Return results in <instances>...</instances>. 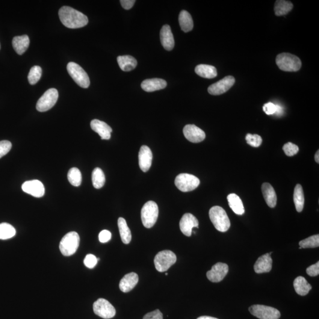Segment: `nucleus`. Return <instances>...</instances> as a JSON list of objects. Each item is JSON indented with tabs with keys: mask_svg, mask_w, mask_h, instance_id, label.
Here are the masks:
<instances>
[{
	"mask_svg": "<svg viewBox=\"0 0 319 319\" xmlns=\"http://www.w3.org/2000/svg\"><path fill=\"white\" fill-rule=\"evenodd\" d=\"M59 16L62 23L67 28H81L88 23L87 16L68 6H64L59 10Z\"/></svg>",
	"mask_w": 319,
	"mask_h": 319,
	"instance_id": "nucleus-1",
	"label": "nucleus"
},
{
	"mask_svg": "<svg viewBox=\"0 0 319 319\" xmlns=\"http://www.w3.org/2000/svg\"><path fill=\"white\" fill-rule=\"evenodd\" d=\"M209 218L218 231L225 232L229 229L230 222L226 212L221 206L212 207L209 211Z\"/></svg>",
	"mask_w": 319,
	"mask_h": 319,
	"instance_id": "nucleus-2",
	"label": "nucleus"
},
{
	"mask_svg": "<svg viewBox=\"0 0 319 319\" xmlns=\"http://www.w3.org/2000/svg\"><path fill=\"white\" fill-rule=\"evenodd\" d=\"M276 64L285 72H297L301 67L300 59L290 53H283L277 56Z\"/></svg>",
	"mask_w": 319,
	"mask_h": 319,
	"instance_id": "nucleus-3",
	"label": "nucleus"
},
{
	"mask_svg": "<svg viewBox=\"0 0 319 319\" xmlns=\"http://www.w3.org/2000/svg\"><path fill=\"white\" fill-rule=\"evenodd\" d=\"M159 216L158 205L153 201H149L144 204L141 211L142 223L146 228H151L156 223Z\"/></svg>",
	"mask_w": 319,
	"mask_h": 319,
	"instance_id": "nucleus-4",
	"label": "nucleus"
},
{
	"mask_svg": "<svg viewBox=\"0 0 319 319\" xmlns=\"http://www.w3.org/2000/svg\"><path fill=\"white\" fill-rule=\"evenodd\" d=\"M80 238L76 232H70L62 239L59 248L64 256H71L76 253L79 247Z\"/></svg>",
	"mask_w": 319,
	"mask_h": 319,
	"instance_id": "nucleus-5",
	"label": "nucleus"
},
{
	"mask_svg": "<svg viewBox=\"0 0 319 319\" xmlns=\"http://www.w3.org/2000/svg\"><path fill=\"white\" fill-rule=\"evenodd\" d=\"M67 70L73 81L79 87L83 88H88L90 87V78L87 72L78 64L74 62H69L67 65Z\"/></svg>",
	"mask_w": 319,
	"mask_h": 319,
	"instance_id": "nucleus-6",
	"label": "nucleus"
},
{
	"mask_svg": "<svg viewBox=\"0 0 319 319\" xmlns=\"http://www.w3.org/2000/svg\"><path fill=\"white\" fill-rule=\"evenodd\" d=\"M176 260V255L172 251L164 250L157 254L154 262L156 270L162 273L167 271L171 266L175 264Z\"/></svg>",
	"mask_w": 319,
	"mask_h": 319,
	"instance_id": "nucleus-7",
	"label": "nucleus"
},
{
	"mask_svg": "<svg viewBox=\"0 0 319 319\" xmlns=\"http://www.w3.org/2000/svg\"><path fill=\"white\" fill-rule=\"evenodd\" d=\"M174 183L179 190L183 192H188L196 189L200 185V180L192 174L182 173L176 177Z\"/></svg>",
	"mask_w": 319,
	"mask_h": 319,
	"instance_id": "nucleus-8",
	"label": "nucleus"
},
{
	"mask_svg": "<svg viewBox=\"0 0 319 319\" xmlns=\"http://www.w3.org/2000/svg\"><path fill=\"white\" fill-rule=\"evenodd\" d=\"M58 97V91L56 89H49L38 99L36 104L37 110L39 112L49 110L56 104Z\"/></svg>",
	"mask_w": 319,
	"mask_h": 319,
	"instance_id": "nucleus-9",
	"label": "nucleus"
},
{
	"mask_svg": "<svg viewBox=\"0 0 319 319\" xmlns=\"http://www.w3.org/2000/svg\"><path fill=\"white\" fill-rule=\"evenodd\" d=\"M249 311L259 319H279L281 316L280 312L277 309L259 304L251 306Z\"/></svg>",
	"mask_w": 319,
	"mask_h": 319,
	"instance_id": "nucleus-10",
	"label": "nucleus"
},
{
	"mask_svg": "<svg viewBox=\"0 0 319 319\" xmlns=\"http://www.w3.org/2000/svg\"><path fill=\"white\" fill-rule=\"evenodd\" d=\"M93 310L95 314L105 319L114 318L116 314L114 307L104 298H99L94 303Z\"/></svg>",
	"mask_w": 319,
	"mask_h": 319,
	"instance_id": "nucleus-11",
	"label": "nucleus"
},
{
	"mask_svg": "<svg viewBox=\"0 0 319 319\" xmlns=\"http://www.w3.org/2000/svg\"><path fill=\"white\" fill-rule=\"evenodd\" d=\"M235 82L234 77L232 76L224 77L220 81L210 86L208 89V93L212 96H220L225 93L230 88H232Z\"/></svg>",
	"mask_w": 319,
	"mask_h": 319,
	"instance_id": "nucleus-12",
	"label": "nucleus"
},
{
	"mask_svg": "<svg viewBox=\"0 0 319 319\" xmlns=\"http://www.w3.org/2000/svg\"><path fill=\"white\" fill-rule=\"evenodd\" d=\"M228 265L224 263L218 262L207 272L206 276L213 283H219L223 280L228 273Z\"/></svg>",
	"mask_w": 319,
	"mask_h": 319,
	"instance_id": "nucleus-13",
	"label": "nucleus"
},
{
	"mask_svg": "<svg viewBox=\"0 0 319 319\" xmlns=\"http://www.w3.org/2000/svg\"><path fill=\"white\" fill-rule=\"evenodd\" d=\"M183 131L186 138L191 143H200L205 140L206 137L205 132L193 124L186 125Z\"/></svg>",
	"mask_w": 319,
	"mask_h": 319,
	"instance_id": "nucleus-14",
	"label": "nucleus"
},
{
	"mask_svg": "<svg viewBox=\"0 0 319 319\" xmlns=\"http://www.w3.org/2000/svg\"><path fill=\"white\" fill-rule=\"evenodd\" d=\"M22 188L25 193L35 197H42L45 193V188L43 183L38 180L25 182L23 183Z\"/></svg>",
	"mask_w": 319,
	"mask_h": 319,
	"instance_id": "nucleus-15",
	"label": "nucleus"
},
{
	"mask_svg": "<svg viewBox=\"0 0 319 319\" xmlns=\"http://www.w3.org/2000/svg\"><path fill=\"white\" fill-rule=\"evenodd\" d=\"M194 227H199V221L194 215L191 214H185L180 221V229L186 236H191L192 229Z\"/></svg>",
	"mask_w": 319,
	"mask_h": 319,
	"instance_id": "nucleus-16",
	"label": "nucleus"
},
{
	"mask_svg": "<svg viewBox=\"0 0 319 319\" xmlns=\"http://www.w3.org/2000/svg\"><path fill=\"white\" fill-rule=\"evenodd\" d=\"M153 154L150 148L147 146L141 147L138 154L139 165L144 172L149 171L152 165Z\"/></svg>",
	"mask_w": 319,
	"mask_h": 319,
	"instance_id": "nucleus-17",
	"label": "nucleus"
},
{
	"mask_svg": "<svg viewBox=\"0 0 319 319\" xmlns=\"http://www.w3.org/2000/svg\"><path fill=\"white\" fill-rule=\"evenodd\" d=\"M92 129L98 134L102 140H109L111 138L112 129L107 124L98 120H94L91 122Z\"/></svg>",
	"mask_w": 319,
	"mask_h": 319,
	"instance_id": "nucleus-18",
	"label": "nucleus"
},
{
	"mask_svg": "<svg viewBox=\"0 0 319 319\" xmlns=\"http://www.w3.org/2000/svg\"><path fill=\"white\" fill-rule=\"evenodd\" d=\"M273 265V259H272L270 253L264 254L257 259L255 265H254V271L257 274L269 273L271 270Z\"/></svg>",
	"mask_w": 319,
	"mask_h": 319,
	"instance_id": "nucleus-19",
	"label": "nucleus"
},
{
	"mask_svg": "<svg viewBox=\"0 0 319 319\" xmlns=\"http://www.w3.org/2000/svg\"><path fill=\"white\" fill-rule=\"evenodd\" d=\"M141 88L148 93L162 90L166 87L167 82L164 79L153 78L145 80L141 83Z\"/></svg>",
	"mask_w": 319,
	"mask_h": 319,
	"instance_id": "nucleus-20",
	"label": "nucleus"
},
{
	"mask_svg": "<svg viewBox=\"0 0 319 319\" xmlns=\"http://www.w3.org/2000/svg\"><path fill=\"white\" fill-rule=\"evenodd\" d=\"M160 40L164 48L170 51L174 47V39L170 26H162L160 31Z\"/></svg>",
	"mask_w": 319,
	"mask_h": 319,
	"instance_id": "nucleus-21",
	"label": "nucleus"
},
{
	"mask_svg": "<svg viewBox=\"0 0 319 319\" xmlns=\"http://www.w3.org/2000/svg\"><path fill=\"white\" fill-rule=\"evenodd\" d=\"M138 282V275L135 273L127 274L121 280L119 287L121 291L128 292L134 288Z\"/></svg>",
	"mask_w": 319,
	"mask_h": 319,
	"instance_id": "nucleus-22",
	"label": "nucleus"
},
{
	"mask_svg": "<svg viewBox=\"0 0 319 319\" xmlns=\"http://www.w3.org/2000/svg\"><path fill=\"white\" fill-rule=\"evenodd\" d=\"M262 192L268 206L271 208L277 205V197L274 189L270 183H264L262 185Z\"/></svg>",
	"mask_w": 319,
	"mask_h": 319,
	"instance_id": "nucleus-23",
	"label": "nucleus"
},
{
	"mask_svg": "<svg viewBox=\"0 0 319 319\" xmlns=\"http://www.w3.org/2000/svg\"><path fill=\"white\" fill-rule=\"evenodd\" d=\"M12 44L17 54L22 55L28 49L30 44L29 37L28 35L14 37L12 41Z\"/></svg>",
	"mask_w": 319,
	"mask_h": 319,
	"instance_id": "nucleus-24",
	"label": "nucleus"
},
{
	"mask_svg": "<svg viewBox=\"0 0 319 319\" xmlns=\"http://www.w3.org/2000/svg\"><path fill=\"white\" fill-rule=\"evenodd\" d=\"M117 62L121 69L124 72H129L134 70L137 66V60L129 55L118 56Z\"/></svg>",
	"mask_w": 319,
	"mask_h": 319,
	"instance_id": "nucleus-25",
	"label": "nucleus"
},
{
	"mask_svg": "<svg viewBox=\"0 0 319 319\" xmlns=\"http://www.w3.org/2000/svg\"><path fill=\"white\" fill-rule=\"evenodd\" d=\"M195 72L197 75L203 78L212 79L217 76V70L216 67L211 65L201 64L195 68Z\"/></svg>",
	"mask_w": 319,
	"mask_h": 319,
	"instance_id": "nucleus-26",
	"label": "nucleus"
},
{
	"mask_svg": "<svg viewBox=\"0 0 319 319\" xmlns=\"http://www.w3.org/2000/svg\"><path fill=\"white\" fill-rule=\"evenodd\" d=\"M230 208L236 215H242L245 213V209L242 200L237 194H229L227 196Z\"/></svg>",
	"mask_w": 319,
	"mask_h": 319,
	"instance_id": "nucleus-27",
	"label": "nucleus"
},
{
	"mask_svg": "<svg viewBox=\"0 0 319 319\" xmlns=\"http://www.w3.org/2000/svg\"><path fill=\"white\" fill-rule=\"evenodd\" d=\"M294 287L298 295H306L311 290L312 287L304 277L299 276L294 280Z\"/></svg>",
	"mask_w": 319,
	"mask_h": 319,
	"instance_id": "nucleus-28",
	"label": "nucleus"
},
{
	"mask_svg": "<svg viewBox=\"0 0 319 319\" xmlns=\"http://www.w3.org/2000/svg\"><path fill=\"white\" fill-rule=\"evenodd\" d=\"M118 228L120 233L121 240L124 244H128L131 241L132 236L125 219L120 218L118 220Z\"/></svg>",
	"mask_w": 319,
	"mask_h": 319,
	"instance_id": "nucleus-29",
	"label": "nucleus"
},
{
	"mask_svg": "<svg viewBox=\"0 0 319 319\" xmlns=\"http://www.w3.org/2000/svg\"><path fill=\"white\" fill-rule=\"evenodd\" d=\"M179 22L182 31L185 32H191L193 28V19L187 11L182 10L180 12Z\"/></svg>",
	"mask_w": 319,
	"mask_h": 319,
	"instance_id": "nucleus-30",
	"label": "nucleus"
},
{
	"mask_svg": "<svg viewBox=\"0 0 319 319\" xmlns=\"http://www.w3.org/2000/svg\"><path fill=\"white\" fill-rule=\"evenodd\" d=\"M293 5L290 1H285V0H278L275 3L274 11L277 16H285L290 11Z\"/></svg>",
	"mask_w": 319,
	"mask_h": 319,
	"instance_id": "nucleus-31",
	"label": "nucleus"
},
{
	"mask_svg": "<svg viewBox=\"0 0 319 319\" xmlns=\"http://www.w3.org/2000/svg\"><path fill=\"white\" fill-rule=\"evenodd\" d=\"M294 202L295 209L298 212L303 211L304 203V197L302 186L297 184L294 189Z\"/></svg>",
	"mask_w": 319,
	"mask_h": 319,
	"instance_id": "nucleus-32",
	"label": "nucleus"
},
{
	"mask_svg": "<svg viewBox=\"0 0 319 319\" xmlns=\"http://www.w3.org/2000/svg\"><path fill=\"white\" fill-rule=\"evenodd\" d=\"M92 181L94 187L96 189H100L103 187L105 183V176L103 171L100 168H95L92 174Z\"/></svg>",
	"mask_w": 319,
	"mask_h": 319,
	"instance_id": "nucleus-33",
	"label": "nucleus"
},
{
	"mask_svg": "<svg viewBox=\"0 0 319 319\" xmlns=\"http://www.w3.org/2000/svg\"><path fill=\"white\" fill-rule=\"evenodd\" d=\"M16 230L14 227L7 223L0 224V239H5L13 238L16 235Z\"/></svg>",
	"mask_w": 319,
	"mask_h": 319,
	"instance_id": "nucleus-34",
	"label": "nucleus"
},
{
	"mask_svg": "<svg viewBox=\"0 0 319 319\" xmlns=\"http://www.w3.org/2000/svg\"><path fill=\"white\" fill-rule=\"evenodd\" d=\"M67 179L70 184L78 187L82 183V174L78 168H70L67 173Z\"/></svg>",
	"mask_w": 319,
	"mask_h": 319,
	"instance_id": "nucleus-35",
	"label": "nucleus"
},
{
	"mask_svg": "<svg viewBox=\"0 0 319 319\" xmlns=\"http://www.w3.org/2000/svg\"><path fill=\"white\" fill-rule=\"evenodd\" d=\"M301 248H313L319 246V235H315L307 238L299 242Z\"/></svg>",
	"mask_w": 319,
	"mask_h": 319,
	"instance_id": "nucleus-36",
	"label": "nucleus"
},
{
	"mask_svg": "<svg viewBox=\"0 0 319 319\" xmlns=\"http://www.w3.org/2000/svg\"><path fill=\"white\" fill-rule=\"evenodd\" d=\"M42 70L38 66H34L31 68L28 75V81L30 84L35 85L37 84L41 78Z\"/></svg>",
	"mask_w": 319,
	"mask_h": 319,
	"instance_id": "nucleus-37",
	"label": "nucleus"
},
{
	"mask_svg": "<svg viewBox=\"0 0 319 319\" xmlns=\"http://www.w3.org/2000/svg\"><path fill=\"white\" fill-rule=\"evenodd\" d=\"M247 144L254 147H258L261 146L262 140L261 136L258 134H247L245 137Z\"/></svg>",
	"mask_w": 319,
	"mask_h": 319,
	"instance_id": "nucleus-38",
	"label": "nucleus"
},
{
	"mask_svg": "<svg viewBox=\"0 0 319 319\" xmlns=\"http://www.w3.org/2000/svg\"><path fill=\"white\" fill-rule=\"evenodd\" d=\"M283 149L286 155L289 157L296 155L298 151H299V148L297 145L290 143V142L284 145Z\"/></svg>",
	"mask_w": 319,
	"mask_h": 319,
	"instance_id": "nucleus-39",
	"label": "nucleus"
},
{
	"mask_svg": "<svg viewBox=\"0 0 319 319\" xmlns=\"http://www.w3.org/2000/svg\"><path fill=\"white\" fill-rule=\"evenodd\" d=\"M12 147L10 141L3 140L0 141V159L10 152Z\"/></svg>",
	"mask_w": 319,
	"mask_h": 319,
	"instance_id": "nucleus-40",
	"label": "nucleus"
},
{
	"mask_svg": "<svg viewBox=\"0 0 319 319\" xmlns=\"http://www.w3.org/2000/svg\"><path fill=\"white\" fill-rule=\"evenodd\" d=\"M84 264L88 268H94L97 262V259L93 254H88L84 259Z\"/></svg>",
	"mask_w": 319,
	"mask_h": 319,
	"instance_id": "nucleus-41",
	"label": "nucleus"
},
{
	"mask_svg": "<svg viewBox=\"0 0 319 319\" xmlns=\"http://www.w3.org/2000/svg\"><path fill=\"white\" fill-rule=\"evenodd\" d=\"M143 319H163V316L159 309H157L145 315Z\"/></svg>",
	"mask_w": 319,
	"mask_h": 319,
	"instance_id": "nucleus-42",
	"label": "nucleus"
},
{
	"mask_svg": "<svg viewBox=\"0 0 319 319\" xmlns=\"http://www.w3.org/2000/svg\"><path fill=\"white\" fill-rule=\"evenodd\" d=\"M306 272L310 276L315 277L318 276L319 274V262L318 261L315 264L310 266L309 267L307 268Z\"/></svg>",
	"mask_w": 319,
	"mask_h": 319,
	"instance_id": "nucleus-43",
	"label": "nucleus"
},
{
	"mask_svg": "<svg viewBox=\"0 0 319 319\" xmlns=\"http://www.w3.org/2000/svg\"><path fill=\"white\" fill-rule=\"evenodd\" d=\"M111 233L108 230H103L99 233V240L102 243H106L111 239Z\"/></svg>",
	"mask_w": 319,
	"mask_h": 319,
	"instance_id": "nucleus-44",
	"label": "nucleus"
},
{
	"mask_svg": "<svg viewBox=\"0 0 319 319\" xmlns=\"http://www.w3.org/2000/svg\"><path fill=\"white\" fill-rule=\"evenodd\" d=\"M263 110H264L266 114L269 115H273L276 112V106L273 103L268 102L265 103L264 106H263Z\"/></svg>",
	"mask_w": 319,
	"mask_h": 319,
	"instance_id": "nucleus-45",
	"label": "nucleus"
},
{
	"mask_svg": "<svg viewBox=\"0 0 319 319\" xmlns=\"http://www.w3.org/2000/svg\"><path fill=\"white\" fill-rule=\"evenodd\" d=\"M120 2L121 5L123 6L124 9H126V10H129L134 5L135 1V0H121Z\"/></svg>",
	"mask_w": 319,
	"mask_h": 319,
	"instance_id": "nucleus-46",
	"label": "nucleus"
},
{
	"mask_svg": "<svg viewBox=\"0 0 319 319\" xmlns=\"http://www.w3.org/2000/svg\"><path fill=\"white\" fill-rule=\"evenodd\" d=\"M276 112H275V114H277V115L282 114L283 113V109L282 108V106L278 105H276Z\"/></svg>",
	"mask_w": 319,
	"mask_h": 319,
	"instance_id": "nucleus-47",
	"label": "nucleus"
},
{
	"mask_svg": "<svg viewBox=\"0 0 319 319\" xmlns=\"http://www.w3.org/2000/svg\"><path fill=\"white\" fill-rule=\"evenodd\" d=\"M197 319H218L213 318V317H210V316H200V317L198 318Z\"/></svg>",
	"mask_w": 319,
	"mask_h": 319,
	"instance_id": "nucleus-48",
	"label": "nucleus"
},
{
	"mask_svg": "<svg viewBox=\"0 0 319 319\" xmlns=\"http://www.w3.org/2000/svg\"><path fill=\"white\" fill-rule=\"evenodd\" d=\"M315 158L316 162L319 163V150L317 152H316Z\"/></svg>",
	"mask_w": 319,
	"mask_h": 319,
	"instance_id": "nucleus-49",
	"label": "nucleus"
},
{
	"mask_svg": "<svg viewBox=\"0 0 319 319\" xmlns=\"http://www.w3.org/2000/svg\"><path fill=\"white\" fill-rule=\"evenodd\" d=\"M165 276H168V274H167V273H165Z\"/></svg>",
	"mask_w": 319,
	"mask_h": 319,
	"instance_id": "nucleus-50",
	"label": "nucleus"
}]
</instances>
